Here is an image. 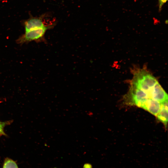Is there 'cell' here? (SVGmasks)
<instances>
[{
    "label": "cell",
    "mask_w": 168,
    "mask_h": 168,
    "mask_svg": "<svg viewBox=\"0 0 168 168\" xmlns=\"http://www.w3.org/2000/svg\"><path fill=\"white\" fill-rule=\"evenodd\" d=\"M167 0H159V10L160 11L161 9L162 6L165 3Z\"/></svg>",
    "instance_id": "obj_7"
},
{
    "label": "cell",
    "mask_w": 168,
    "mask_h": 168,
    "mask_svg": "<svg viewBox=\"0 0 168 168\" xmlns=\"http://www.w3.org/2000/svg\"><path fill=\"white\" fill-rule=\"evenodd\" d=\"M49 27V26L46 25L25 32L17 39L16 42L19 44H22L30 41H41L43 39L46 31Z\"/></svg>",
    "instance_id": "obj_2"
},
{
    "label": "cell",
    "mask_w": 168,
    "mask_h": 168,
    "mask_svg": "<svg viewBox=\"0 0 168 168\" xmlns=\"http://www.w3.org/2000/svg\"><path fill=\"white\" fill-rule=\"evenodd\" d=\"M10 122H0V136L2 135H5L4 132V128L7 124H8Z\"/></svg>",
    "instance_id": "obj_6"
},
{
    "label": "cell",
    "mask_w": 168,
    "mask_h": 168,
    "mask_svg": "<svg viewBox=\"0 0 168 168\" xmlns=\"http://www.w3.org/2000/svg\"><path fill=\"white\" fill-rule=\"evenodd\" d=\"M3 168H18L16 162L9 158H7L4 161Z\"/></svg>",
    "instance_id": "obj_5"
},
{
    "label": "cell",
    "mask_w": 168,
    "mask_h": 168,
    "mask_svg": "<svg viewBox=\"0 0 168 168\" xmlns=\"http://www.w3.org/2000/svg\"><path fill=\"white\" fill-rule=\"evenodd\" d=\"M133 74L129 90L124 98L126 105H135L152 113L161 103L168 101L167 94L147 70L136 69Z\"/></svg>",
    "instance_id": "obj_1"
},
{
    "label": "cell",
    "mask_w": 168,
    "mask_h": 168,
    "mask_svg": "<svg viewBox=\"0 0 168 168\" xmlns=\"http://www.w3.org/2000/svg\"><path fill=\"white\" fill-rule=\"evenodd\" d=\"M156 117L158 120L163 124L166 128L168 122V102L162 105L160 112Z\"/></svg>",
    "instance_id": "obj_4"
},
{
    "label": "cell",
    "mask_w": 168,
    "mask_h": 168,
    "mask_svg": "<svg viewBox=\"0 0 168 168\" xmlns=\"http://www.w3.org/2000/svg\"><path fill=\"white\" fill-rule=\"evenodd\" d=\"M44 17V15H42L39 17H35L30 14L29 18L24 20L22 22L25 32L46 26L43 20Z\"/></svg>",
    "instance_id": "obj_3"
}]
</instances>
